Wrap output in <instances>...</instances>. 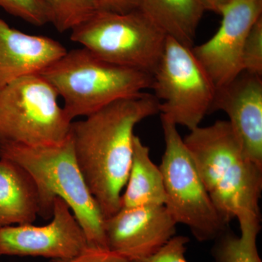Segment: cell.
<instances>
[{
	"label": "cell",
	"mask_w": 262,
	"mask_h": 262,
	"mask_svg": "<svg viewBox=\"0 0 262 262\" xmlns=\"http://www.w3.org/2000/svg\"><path fill=\"white\" fill-rule=\"evenodd\" d=\"M159 104L155 95L143 92L72 122L70 136L76 161L105 220L121 208L132 164L134 129L159 113Z\"/></svg>",
	"instance_id": "cell-1"
},
{
	"label": "cell",
	"mask_w": 262,
	"mask_h": 262,
	"mask_svg": "<svg viewBox=\"0 0 262 262\" xmlns=\"http://www.w3.org/2000/svg\"><path fill=\"white\" fill-rule=\"evenodd\" d=\"M189 131L184 143L226 223L260 219L262 167L245 155L229 122L217 120Z\"/></svg>",
	"instance_id": "cell-2"
},
{
	"label": "cell",
	"mask_w": 262,
	"mask_h": 262,
	"mask_svg": "<svg viewBox=\"0 0 262 262\" xmlns=\"http://www.w3.org/2000/svg\"><path fill=\"white\" fill-rule=\"evenodd\" d=\"M0 158L14 162L32 176L39 193V215L51 219L55 199L61 198L82 227L89 247L108 249L105 218L76 161L70 136L57 145L0 141Z\"/></svg>",
	"instance_id": "cell-3"
},
{
	"label": "cell",
	"mask_w": 262,
	"mask_h": 262,
	"mask_svg": "<svg viewBox=\"0 0 262 262\" xmlns=\"http://www.w3.org/2000/svg\"><path fill=\"white\" fill-rule=\"evenodd\" d=\"M40 75L63 98L72 120L140 94L153 84L151 74L103 61L84 48L67 51Z\"/></svg>",
	"instance_id": "cell-4"
},
{
	"label": "cell",
	"mask_w": 262,
	"mask_h": 262,
	"mask_svg": "<svg viewBox=\"0 0 262 262\" xmlns=\"http://www.w3.org/2000/svg\"><path fill=\"white\" fill-rule=\"evenodd\" d=\"M58 94L40 74L0 88V141L24 145H57L70 136L71 120Z\"/></svg>",
	"instance_id": "cell-5"
},
{
	"label": "cell",
	"mask_w": 262,
	"mask_h": 262,
	"mask_svg": "<svg viewBox=\"0 0 262 262\" xmlns=\"http://www.w3.org/2000/svg\"><path fill=\"white\" fill-rule=\"evenodd\" d=\"M166 34L140 10L125 13L97 11L72 30V42L98 58L153 75L163 55Z\"/></svg>",
	"instance_id": "cell-6"
},
{
	"label": "cell",
	"mask_w": 262,
	"mask_h": 262,
	"mask_svg": "<svg viewBox=\"0 0 262 262\" xmlns=\"http://www.w3.org/2000/svg\"><path fill=\"white\" fill-rule=\"evenodd\" d=\"M161 122L165 147L159 168L164 206L177 224L187 226L200 242L216 239L225 233L227 224L213 205L177 125L163 119Z\"/></svg>",
	"instance_id": "cell-7"
},
{
	"label": "cell",
	"mask_w": 262,
	"mask_h": 262,
	"mask_svg": "<svg viewBox=\"0 0 262 262\" xmlns=\"http://www.w3.org/2000/svg\"><path fill=\"white\" fill-rule=\"evenodd\" d=\"M151 89L160 101L161 119L192 130L211 113L216 87L192 48L167 37Z\"/></svg>",
	"instance_id": "cell-8"
},
{
	"label": "cell",
	"mask_w": 262,
	"mask_h": 262,
	"mask_svg": "<svg viewBox=\"0 0 262 262\" xmlns=\"http://www.w3.org/2000/svg\"><path fill=\"white\" fill-rule=\"evenodd\" d=\"M51 223L42 227L32 224L0 227V256L67 260L89 247L82 227L61 198L55 199Z\"/></svg>",
	"instance_id": "cell-9"
},
{
	"label": "cell",
	"mask_w": 262,
	"mask_h": 262,
	"mask_svg": "<svg viewBox=\"0 0 262 262\" xmlns=\"http://www.w3.org/2000/svg\"><path fill=\"white\" fill-rule=\"evenodd\" d=\"M221 15L222 23L214 35L192 48L216 89L244 71L243 50L248 32L262 15V0H231Z\"/></svg>",
	"instance_id": "cell-10"
},
{
	"label": "cell",
	"mask_w": 262,
	"mask_h": 262,
	"mask_svg": "<svg viewBox=\"0 0 262 262\" xmlns=\"http://www.w3.org/2000/svg\"><path fill=\"white\" fill-rule=\"evenodd\" d=\"M177 225L164 205L121 208L105 220L108 249L130 261L149 257L175 236Z\"/></svg>",
	"instance_id": "cell-11"
},
{
	"label": "cell",
	"mask_w": 262,
	"mask_h": 262,
	"mask_svg": "<svg viewBox=\"0 0 262 262\" xmlns=\"http://www.w3.org/2000/svg\"><path fill=\"white\" fill-rule=\"evenodd\" d=\"M262 77L243 71L217 88L211 113L223 111L245 155L262 167Z\"/></svg>",
	"instance_id": "cell-12"
},
{
	"label": "cell",
	"mask_w": 262,
	"mask_h": 262,
	"mask_svg": "<svg viewBox=\"0 0 262 262\" xmlns=\"http://www.w3.org/2000/svg\"><path fill=\"white\" fill-rule=\"evenodd\" d=\"M67 52L58 41L27 34L0 18V88L20 77L40 74Z\"/></svg>",
	"instance_id": "cell-13"
},
{
	"label": "cell",
	"mask_w": 262,
	"mask_h": 262,
	"mask_svg": "<svg viewBox=\"0 0 262 262\" xmlns=\"http://www.w3.org/2000/svg\"><path fill=\"white\" fill-rule=\"evenodd\" d=\"M38 189L26 169L0 158V227L30 225L39 215Z\"/></svg>",
	"instance_id": "cell-14"
},
{
	"label": "cell",
	"mask_w": 262,
	"mask_h": 262,
	"mask_svg": "<svg viewBox=\"0 0 262 262\" xmlns=\"http://www.w3.org/2000/svg\"><path fill=\"white\" fill-rule=\"evenodd\" d=\"M139 10L167 37L189 48L206 11L199 0H141Z\"/></svg>",
	"instance_id": "cell-15"
},
{
	"label": "cell",
	"mask_w": 262,
	"mask_h": 262,
	"mask_svg": "<svg viewBox=\"0 0 262 262\" xmlns=\"http://www.w3.org/2000/svg\"><path fill=\"white\" fill-rule=\"evenodd\" d=\"M163 175L150 157L149 148L134 136L130 173L121 196V208L165 204Z\"/></svg>",
	"instance_id": "cell-16"
},
{
	"label": "cell",
	"mask_w": 262,
	"mask_h": 262,
	"mask_svg": "<svg viewBox=\"0 0 262 262\" xmlns=\"http://www.w3.org/2000/svg\"><path fill=\"white\" fill-rule=\"evenodd\" d=\"M238 222L241 235L224 233L216 239L212 251L215 262H262L256 244L261 220L250 218Z\"/></svg>",
	"instance_id": "cell-17"
},
{
	"label": "cell",
	"mask_w": 262,
	"mask_h": 262,
	"mask_svg": "<svg viewBox=\"0 0 262 262\" xmlns=\"http://www.w3.org/2000/svg\"><path fill=\"white\" fill-rule=\"evenodd\" d=\"M51 24L59 32L72 31L98 11L96 0H44Z\"/></svg>",
	"instance_id": "cell-18"
},
{
	"label": "cell",
	"mask_w": 262,
	"mask_h": 262,
	"mask_svg": "<svg viewBox=\"0 0 262 262\" xmlns=\"http://www.w3.org/2000/svg\"><path fill=\"white\" fill-rule=\"evenodd\" d=\"M0 7L10 15L37 27L51 23V14L44 0H0Z\"/></svg>",
	"instance_id": "cell-19"
},
{
	"label": "cell",
	"mask_w": 262,
	"mask_h": 262,
	"mask_svg": "<svg viewBox=\"0 0 262 262\" xmlns=\"http://www.w3.org/2000/svg\"><path fill=\"white\" fill-rule=\"evenodd\" d=\"M243 70L262 77V15L248 32L242 56Z\"/></svg>",
	"instance_id": "cell-20"
},
{
	"label": "cell",
	"mask_w": 262,
	"mask_h": 262,
	"mask_svg": "<svg viewBox=\"0 0 262 262\" xmlns=\"http://www.w3.org/2000/svg\"><path fill=\"white\" fill-rule=\"evenodd\" d=\"M189 241L185 236H174L158 252L132 262H188L185 253Z\"/></svg>",
	"instance_id": "cell-21"
},
{
	"label": "cell",
	"mask_w": 262,
	"mask_h": 262,
	"mask_svg": "<svg viewBox=\"0 0 262 262\" xmlns=\"http://www.w3.org/2000/svg\"><path fill=\"white\" fill-rule=\"evenodd\" d=\"M49 262H132L108 249L88 247L75 257L67 260L51 259Z\"/></svg>",
	"instance_id": "cell-22"
},
{
	"label": "cell",
	"mask_w": 262,
	"mask_h": 262,
	"mask_svg": "<svg viewBox=\"0 0 262 262\" xmlns=\"http://www.w3.org/2000/svg\"><path fill=\"white\" fill-rule=\"evenodd\" d=\"M98 11L125 14L139 10L141 0H96Z\"/></svg>",
	"instance_id": "cell-23"
},
{
	"label": "cell",
	"mask_w": 262,
	"mask_h": 262,
	"mask_svg": "<svg viewBox=\"0 0 262 262\" xmlns=\"http://www.w3.org/2000/svg\"><path fill=\"white\" fill-rule=\"evenodd\" d=\"M230 1L231 0H199L205 10H209L220 15L222 10Z\"/></svg>",
	"instance_id": "cell-24"
}]
</instances>
